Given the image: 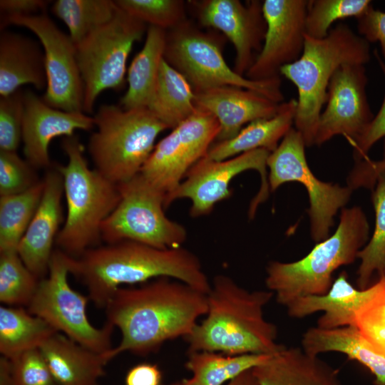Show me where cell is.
Segmentation results:
<instances>
[{
	"mask_svg": "<svg viewBox=\"0 0 385 385\" xmlns=\"http://www.w3.org/2000/svg\"><path fill=\"white\" fill-rule=\"evenodd\" d=\"M106 322L120 332L119 344L103 354L107 363L125 352L146 356L166 342L185 339L207 312V294L161 277L120 287L106 308Z\"/></svg>",
	"mask_w": 385,
	"mask_h": 385,
	"instance_id": "6da1fadb",
	"label": "cell"
},
{
	"mask_svg": "<svg viewBox=\"0 0 385 385\" xmlns=\"http://www.w3.org/2000/svg\"><path fill=\"white\" fill-rule=\"evenodd\" d=\"M70 274L86 287L90 301L104 309L123 284L168 277L206 294L211 285L199 258L183 246L163 250L133 241L92 247L78 257H71Z\"/></svg>",
	"mask_w": 385,
	"mask_h": 385,
	"instance_id": "7a4b0ae2",
	"label": "cell"
},
{
	"mask_svg": "<svg viewBox=\"0 0 385 385\" xmlns=\"http://www.w3.org/2000/svg\"><path fill=\"white\" fill-rule=\"evenodd\" d=\"M274 297L270 290L250 291L225 274L214 277L207 294V312L184 339L188 352L210 351L229 355L273 354L277 329L264 309Z\"/></svg>",
	"mask_w": 385,
	"mask_h": 385,
	"instance_id": "3957f363",
	"label": "cell"
},
{
	"mask_svg": "<svg viewBox=\"0 0 385 385\" xmlns=\"http://www.w3.org/2000/svg\"><path fill=\"white\" fill-rule=\"evenodd\" d=\"M370 58L369 43L346 24H338L322 39L305 35L301 56L284 66L280 74L297 88L294 123L306 146L315 144L319 118L326 103L329 82L335 72L343 64L365 65Z\"/></svg>",
	"mask_w": 385,
	"mask_h": 385,
	"instance_id": "277c9868",
	"label": "cell"
},
{
	"mask_svg": "<svg viewBox=\"0 0 385 385\" xmlns=\"http://www.w3.org/2000/svg\"><path fill=\"white\" fill-rule=\"evenodd\" d=\"M369 235V223L362 210L359 207L344 208L335 232L316 245L302 259L268 264L267 289L285 307L297 298L326 294L333 283V272L355 261Z\"/></svg>",
	"mask_w": 385,
	"mask_h": 385,
	"instance_id": "5b68a950",
	"label": "cell"
},
{
	"mask_svg": "<svg viewBox=\"0 0 385 385\" xmlns=\"http://www.w3.org/2000/svg\"><path fill=\"white\" fill-rule=\"evenodd\" d=\"M61 147L68 163L56 168L63 178L67 215L56 244L76 258L97 247L101 240V226L118 205L120 193L118 184L88 167L84 147L76 135L64 137Z\"/></svg>",
	"mask_w": 385,
	"mask_h": 385,
	"instance_id": "8992f818",
	"label": "cell"
},
{
	"mask_svg": "<svg viewBox=\"0 0 385 385\" xmlns=\"http://www.w3.org/2000/svg\"><path fill=\"white\" fill-rule=\"evenodd\" d=\"M93 118L96 130L89 138L88 152L95 168L115 184L140 173L157 137L168 129L145 108L103 104Z\"/></svg>",
	"mask_w": 385,
	"mask_h": 385,
	"instance_id": "52a82bcc",
	"label": "cell"
},
{
	"mask_svg": "<svg viewBox=\"0 0 385 385\" xmlns=\"http://www.w3.org/2000/svg\"><path fill=\"white\" fill-rule=\"evenodd\" d=\"M218 38L185 21L167 31L164 59L188 80L195 92L237 86L257 92L282 103L280 77L253 81L241 76L226 63Z\"/></svg>",
	"mask_w": 385,
	"mask_h": 385,
	"instance_id": "ba28073f",
	"label": "cell"
},
{
	"mask_svg": "<svg viewBox=\"0 0 385 385\" xmlns=\"http://www.w3.org/2000/svg\"><path fill=\"white\" fill-rule=\"evenodd\" d=\"M118 185L120 200L101 226V240L107 244L133 241L163 250L183 246L187 230L165 214L163 193L140 173Z\"/></svg>",
	"mask_w": 385,
	"mask_h": 385,
	"instance_id": "9c48e42d",
	"label": "cell"
},
{
	"mask_svg": "<svg viewBox=\"0 0 385 385\" xmlns=\"http://www.w3.org/2000/svg\"><path fill=\"white\" fill-rule=\"evenodd\" d=\"M70 260L61 250H53L47 277L39 280L28 310L57 332L94 351L106 353L113 348L115 327L107 322L101 327L90 322L86 312L89 297L73 289L68 281Z\"/></svg>",
	"mask_w": 385,
	"mask_h": 385,
	"instance_id": "30bf717a",
	"label": "cell"
},
{
	"mask_svg": "<svg viewBox=\"0 0 385 385\" xmlns=\"http://www.w3.org/2000/svg\"><path fill=\"white\" fill-rule=\"evenodd\" d=\"M145 29V24L118 6L111 21L76 44L84 89L83 113H93L103 91L123 87L128 57Z\"/></svg>",
	"mask_w": 385,
	"mask_h": 385,
	"instance_id": "8fae6325",
	"label": "cell"
},
{
	"mask_svg": "<svg viewBox=\"0 0 385 385\" xmlns=\"http://www.w3.org/2000/svg\"><path fill=\"white\" fill-rule=\"evenodd\" d=\"M305 146L301 134L292 128L268 157V183L271 191L287 182H299L304 185L310 202L308 212L312 237L319 242L328 237L334 216L347 203L352 189L317 179L308 166Z\"/></svg>",
	"mask_w": 385,
	"mask_h": 385,
	"instance_id": "7c38bea8",
	"label": "cell"
},
{
	"mask_svg": "<svg viewBox=\"0 0 385 385\" xmlns=\"http://www.w3.org/2000/svg\"><path fill=\"white\" fill-rule=\"evenodd\" d=\"M219 133L214 115L197 108L155 145L140 174L164 194L165 202L190 169L207 155Z\"/></svg>",
	"mask_w": 385,
	"mask_h": 385,
	"instance_id": "4fadbf2b",
	"label": "cell"
},
{
	"mask_svg": "<svg viewBox=\"0 0 385 385\" xmlns=\"http://www.w3.org/2000/svg\"><path fill=\"white\" fill-rule=\"evenodd\" d=\"M270 153L261 148L222 160L203 157L190 169L177 189L165 200V209L174 201L186 198L191 202L192 217L206 215L218 202L232 195L230 186L234 178L246 170H254L260 174L262 184L250 207L249 215L253 216L257 206L268 196L267 163Z\"/></svg>",
	"mask_w": 385,
	"mask_h": 385,
	"instance_id": "5bb4252c",
	"label": "cell"
},
{
	"mask_svg": "<svg viewBox=\"0 0 385 385\" xmlns=\"http://www.w3.org/2000/svg\"><path fill=\"white\" fill-rule=\"evenodd\" d=\"M9 24L32 31L42 45L47 85L43 100L68 112H83V83L78 68L76 45L46 14L3 16L1 29Z\"/></svg>",
	"mask_w": 385,
	"mask_h": 385,
	"instance_id": "9a60e30c",
	"label": "cell"
},
{
	"mask_svg": "<svg viewBox=\"0 0 385 385\" xmlns=\"http://www.w3.org/2000/svg\"><path fill=\"white\" fill-rule=\"evenodd\" d=\"M308 0H265L267 29L262 49L245 77L253 81L279 78L281 68L297 61L305 41Z\"/></svg>",
	"mask_w": 385,
	"mask_h": 385,
	"instance_id": "2e32d148",
	"label": "cell"
},
{
	"mask_svg": "<svg viewBox=\"0 0 385 385\" xmlns=\"http://www.w3.org/2000/svg\"><path fill=\"white\" fill-rule=\"evenodd\" d=\"M367 83L363 64L345 63L337 69L328 86L314 145H320L338 135L352 143L364 133L374 118L366 95Z\"/></svg>",
	"mask_w": 385,
	"mask_h": 385,
	"instance_id": "e0dca14e",
	"label": "cell"
},
{
	"mask_svg": "<svg viewBox=\"0 0 385 385\" xmlns=\"http://www.w3.org/2000/svg\"><path fill=\"white\" fill-rule=\"evenodd\" d=\"M203 26L220 31L235 49L234 71L245 76L260 52L266 34L262 1H190Z\"/></svg>",
	"mask_w": 385,
	"mask_h": 385,
	"instance_id": "ac0fdd59",
	"label": "cell"
},
{
	"mask_svg": "<svg viewBox=\"0 0 385 385\" xmlns=\"http://www.w3.org/2000/svg\"><path fill=\"white\" fill-rule=\"evenodd\" d=\"M93 117L83 112H68L48 106L31 91L24 92L22 140L26 160L35 168H48L51 141L59 136H71L76 130H90Z\"/></svg>",
	"mask_w": 385,
	"mask_h": 385,
	"instance_id": "d6986e66",
	"label": "cell"
},
{
	"mask_svg": "<svg viewBox=\"0 0 385 385\" xmlns=\"http://www.w3.org/2000/svg\"><path fill=\"white\" fill-rule=\"evenodd\" d=\"M38 208L22 237L17 252L28 269L39 279L48 274L53 245L63 220V183L58 169H49Z\"/></svg>",
	"mask_w": 385,
	"mask_h": 385,
	"instance_id": "ffe728a7",
	"label": "cell"
},
{
	"mask_svg": "<svg viewBox=\"0 0 385 385\" xmlns=\"http://www.w3.org/2000/svg\"><path fill=\"white\" fill-rule=\"evenodd\" d=\"M195 103L218 121L217 141L234 137L246 124L274 116L282 104L254 91L230 86L195 92Z\"/></svg>",
	"mask_w": 385,
	"mask_h": 385,
	"instance_id": "44dd1931",
	"label": "cell"
},
{
	"mask_svg": "<svg viewBox=\"0 0 385 385\" xmlns=\"http://www.w3.org/2000/svg\"><path fill=\"white\" fill-rule=\"evenodd\" d=\"M375 289L376 283L364 289L355 288L343 272L326 294L297 298L286 307L287 312L290 317L302 319L323 312L317 322L322 329L355 327L357 312Z\"/></svg>",
	"mask_w": 385,
	"mask_h": 385,
	"instance_id": "7402d4cb",
	"label": "cell"
},
{
	"mask_svg": "<svg viewBox=\"0 0 385 385\" xmlns=\"http://www.w3.org/2000/svg\"><path fill=\"white\" fill-rule=\"evenodd\" d=\"M259 385H342L338 371L301 347H283L252 369Z\"/></svg>",
	"mask_w": 385,
	"mask_h": 385,
	"instance_id": "603a6c76",
	"label": "cell"
},
{
	"mask_svg": "<svg viewBox=\"0 0 385 385\" xmlns=\"http://www.w3.org/2000/svg\"><path fill=\"white\" fill-rule=\"evenodd\" d=\"M31 84L46 88L45 56L39 43L22 34L1 31L0 34V96H6Z\"/></svg>",
	"mask_w": 385,
	"mask_h": 385,
	"instance_id": "cb8c5ba5",
	"label": "cell"
},
{
	"mask_svg": "<svg viewBox=\"0 0 385 385\" xmlns=\"http://www.w3.org/2000/svg\"><path fill=\"white\" fill-rule=\"evenodd\" d=\"M58 385H99L108 364L98 353L56 332L39 348Z\"/></svg>",
	"mask_w": 385,
	"mask_h": 385,
	"instance_id": "d4e9b609",
	"label": "cell"
},
{
	"mask_svg": "<svg viewBox=\"0 0 385 385\" xmlns=\"http://www.w3.org/2000/svg\"><path fill=\"white\" fill-rule=\"evenodd\" d=\"M301 345L313 356L329 351L342 353L365 366L374 376V385H385V356L376 351L354 326L310 327L303 334Z\"/></svg>",
	"mask_w": 385,
	"mask_h": 385,
	"instance_id": "484cf974",
	"label": "cell"
},
{
	"mask_svg": "<svg viewBox=\"0 0 385 385\" xmlns=\"http://www.w3.org/2000/svg\"><path fill=\"white\" fill-rule=\"evenodd\" d=\"M297 105V100L294 98L282 103L277 115L251 122L234 137L217 141L210 146L205 156L212 160H222L257 149L273 152L279 140L292 128Z\"/></svg>",
	"mask_w": 385,
	"mask_h": 385,
	"instance_id": "4316f807",
	"label": "cell"
},
{
	"mask_svg": "<svg viewBox=\"0 0 385 385\" xmlns=\"http://www.w3.org/2000/svg\"><path fill=\"white\" fill-rule=\"evenodd\" d=\"M166 35L164 29L148 26L144 45L128 68V89L119 104L123 108H148L164 58Z\"/></svg>",
	"mask_w": 385,
	"mask_h": 385,
	"instance_id": "83f0119b",
	"label": "cell"
},
{
	"mask_svg": "<svg viewBox=\"0 0 385 385\" xmlns=\"http://www.w3.org/2000/svg\"><path fill=\"white\" fill-rule=\"evenodd\" d=\"M148 109L170 129L190 118L197 110L192 86L164 58Z\"/></svg>",
	"mask_w": 385,
	"mask_h": 385,
	"instance_id": "f1b7e54d",
	"label": "cell"
},
{
	"mask_svg": "<svg viewBox=\"0 0 385 385\" xmlns=\"http://www.w3.org/2000/svg\"><path fill=\"white\" fill-rule=\"evenodd\" d=\"M57 332L41 317L23 307H0V352L13 360L26 351L39 349Z\"/></svg>",
	"mask_w": 385,
	"mask_h": 385,
	"instance_id": "f546056e",
	"label": "cell"
},
{
	"mask_svg": "<svg viewBox=\"0 0 385 385\" xmlns=\"http://www.w3.org/2000/svg\"><path fill=\"white\" fill-rule=\"evenodd\" d=\"M270 355H229L210 351L188 352L185 366L191 376L182 382L184 385H225L262 364Z\"/></svg>",
	"mask_w": 385,
	"mask_h": 385,
	"instance_id": "4dcf8cb0",
	"label": "cell"
},
{
	"mask_svg": "<svg viewBox=\"0 0 385 385\" xmlns=\"http://www.w3.org/2000/svg\"><path fill=\"white\" fill-rule=\"evenodd\" d=\"M43 180L25 192L0 197V252L17 251L41 201Z\"/></svg>",
	"mask_w": 385,
	"mask_h": 385,
	"instance_id": "1f68e13d",
	"label": "cell"
},
{
	"mask_svg": "<svg viewBox=\"0 0 385 385\" xmlns=\"http://www.w3.org/2000/svg\"><path fill=\"white\" fill-rule=\"evenodd\" d=\"M117 9L115 1L111 0H57L51 6L52 13L66 25L75 45L111 21Z\"/></svg>",
	"mask_w": 385,
	"mask_h": 385,
	"instance_id": "d6a6232c",
	"label": "cell"
},
{
	"mask_svg": "<svg viewBox=\"0 0 385 385\" xmlns=\"http://www.w3.org/2000/svg\"><path fill=\"white\" fill-rule=\"evenodd\" d=\"M372 195L375 211V227L369 242L357 255L361 263L357 272V284L361 289L368 287L374 272L379 277L385 274V173L377 179Z\"/></svg>",
	"mask_w": 385,
	"mask_h": 385,
	"instance_id": "836d02e7",
	"label": "cell"
},
{
	"mask_svg": "<svg viewBox=\"0 0 385 385\" xmlns=\"http://www.w3.org/2000/svg\"><path fill=\"white\" fill-rule=\"evenodd\" d=\"M17 251L0 252V302L3 305L29 306L38 285Z\"/></svg>",
	"mask_w": 385,
	"mask_h": 385,
	"instance_id": "e575fe53",
	"label": "cell"
},
{
	"mask_svg": "<svg viewBox=\"0 0 385 385\" xmlns=\"http://www.w3.org/2000/svg\"><path fill=\"white\" fill-rule=\"evenodd\" d=\"M372 5L369 0H310L305 19L306 35L325 38L332 24L348 17H360Z\"/></svg>",
	"mask_w": 385,
	"mask_h": 385,
	"instance_id": "d590c367",
	"label": "cell"
},
{
	"mask_svg": "<svg viewBox=\"0 0 385 385\" xmlns=\"http://www.w3.org/2000/svg\"><path fill=\"white\" fill-rule=\"evenodd\" d=\"M116 5L144 24L167 30L186 20L185 1L180 0H115Z\"/></svg>",
	"mask_w": 385,
	"mask_h": 385,
	"instance_id": "8d00e7d4",
	"label": "cell"
},
{
	"mask_svg": "<svg viewBox=\"0 0 385 385\" xmlns=\"http://www.w3.org/2000/svg\"><path fill=\"white\" fill-rule=\"evenodd\" d=\"M355 327L376 351L385 356V276L379 277L374 292L357 312Z\"/></svg>",
	"mask_w": 385,
	"mask_h": 385,
	"instance_id": "74e56055",
	"label": "cell"
},
{
	"mask_svg": "<svg viewBox=\"0 0 385 385\" xmlns=\"http://www.w3.org/2000/svg\"><path fill=\"white\" fill-rule=\"evenodd\" d=\"M35 168L15 151L0 150V195L21 193L41 180Z\"/></svg>",
	"mask_w": 385,
	"mask_h": 385,
	"instance_id": "f35d334b",
	"label": "cell"
},
{
	"mask_svg": "<svg viewBox=\"0 0 385 385\" xmlns=\"http://www.w3.org/2000/svg\"><path fill=\"white\" fill-rule=\"evenodd\" d=\"M24 92L20 88L0 98V150L15 151L22 140Z\"/></svg>",
	"mask_w": 385,
	"mask_h": 385,
	"instance_id": "ab89813d",
	"label": "cell"
},
{
	"mask_svg": "<svg viewBox=\"0 0 385 385\" xmlns=\"http://www.w3.org/2000/svg\"><path fill=\"white\" fill-rule=\"evenodd\" d=\"M10 361L14 385H58L39 349L23 352Z\"/></svg>",
	"mask_w": 385,
	"mask_h": 385,
	"instance_id": "60d3db41",
	"label": "cell"
},
{
	"mask_svg": "<svg viewBox=\"0 0 385 385\" xmlns=\"http://www.w3.org/2000/svg\"><path fill=\"white\" fill-rule=\"evenodd\" d=\"M373 54L376 57L385 80V62L377 49L374 51ZM383 137H385V93L383 102L376 116H374L364 133L351 143L353 145L354 158L356 162L367 158V153L371 148Z\"/></svg>",
	"mask_w": 385,
	"mask_h": 385,
	"instance_id": "b9f144b4",
	"label": "cell"
},
{
	"mask_svg": "<svg viewBox=\"0 0 385 385\" xmlns=\"http://www.w3.org/2000/svg\"><path fill=\"white\" fill-rule=\"evenodd\" d=\"M357 19L359 36L370 43L379 42L385 59V12L371 5Z\"/></svg>",
	"mask_w": 385,
	"mask_h": 385,
	"instance_id": "7bdbcfd3",
	"label": "cell"
},
{
	"mask_svg": "<svg viewBox=\"0 0 385 385\" xmlns=\"http://www.w3.org/2000/svg\"><path fill=\"white\" fill-rule=\"evenodd\" d=\"M385 173V150L381 160L374 161L369 158L356 161L349 179L351 189L364 187L373 189L378 178Z\"/></svg>",
	"mask_w": 385,
	"mask_h": 385,
	"instance_id": "ee69618b",
	"label": "cell"
},
{
	"mask_svg": "<svg viewBox=\"0 0 385 385\" xmlns=\"http://www.w3.org/2000/svg\"><path fill=\"white\" fill-rule=\"evenodd\" d=\"M162 376V372L157 364L140 363L128 371L125 385H161Z\"/></svg>",
	"mask_w": 385,
	"mask_h": 385,
	"instance_id": "f6af8a7d",
	"label": "cell"
},
{
	"mask_svg": "<svg viewBox=\"0 0 385 385\" xmlns=\"http://www.w3.org/2000/svg\"><path fill=\"white\" fill-rule=\"evenodd\" d=\"M50 1L44 0H1L3 16L33 15L44 10Z\"/></svg>",
	"mask_w": 385,
	"mask_h": 385,
	"instance_id": "bcb514c9",
	"label": "cell"
},
{
	"mask_svg": "<svg viewBox=\"0 0 385 385\" xmlns=\"http://www.w3.org/2000/svg\"><path fill=\"white\" fill-rule=\"evenodd\" d=\"M225 385H259L252 369L247 370Z\"/></svg>",
	"mask_w": 385,
	"mask_h": 385,
	"instance_id": "7dc6e473",
	"label": "cell"
},
{
	"mask_svg": "<svg viewBox=\"0 0 385 385\" xmlns=\"http://www.w3.org/2000/svg\"><path fill=\"white\" fill-rule=\"evenodd\" d=\"M169 385H184V384L182 381H180V382H177V383H173Z\"/></svg>",
	"mask_w": 385,
	"mask_h": 385,
	"instance_id": "c3c4849f",
	"label": "cell"
},
{
	"mask_svg": "<svg viewBox=\"0 0 385 385\" xmlns=\"http://www.w3.org/2000/svg\"><path fill=\"white\" fill-rule=\"evenodd\" d=\"M384 276H385V274H384Z\"/></svg>",
	"mask_w": 385,
	"mask_h": 385,
	"instance_id": "681fc988",
	"label": "cell"
}]
</instances>
